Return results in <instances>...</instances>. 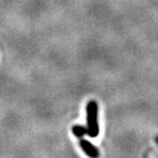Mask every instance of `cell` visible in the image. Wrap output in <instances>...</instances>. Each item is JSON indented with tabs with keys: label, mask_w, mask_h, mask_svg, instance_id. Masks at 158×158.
<instances>
[{
	"label": "cell",
	"mask_w": 158,
	"mask_h": 158,
	"mask_svg": "<svg viewBox=\"0 0 158 158\" xmlns=\"http://www.w3.org/2000/svg\"><path fill=\"white\" fill-rule=\"evenodd\" d=\"M155 142H156V143H157V145H158V135H157V137L155 138Z\"/></svg>",
	"instance_id": "cell-4"
},
{
	"label": "cell",
	"mask_w": 158,
	"mask_h": 158,
	"mask_svg": "<svg viewBox=\"0 0 158 158\" xmlns=\"http://www.w3.org/2000/svg\"><path fill=\"white\" fill-rule=\"evenodd\" d=\"M98 113H99V106L96 101H89L86 105V119H87V135L90 138H96L99 135V121H98Z\"/></svg>",
	"instance_id": "cell-1"
},
{
	"label": "cell",
	"mask_w": 158,
	"mask_h": 158,
	"mask_svg": "<svg viewBox=\"0 0 158 158\" xmlns=\"http://www.w3.org/2000/svg\"><path fill=\"white\" fill-rule=\"evenodd\" d=\"M79 145H80L81 149L83 150V152L86 154L88 157H91V158H96L100 155V152H99V149L90 143L89 141L85 140L83 138H80L79 139Z\"/></svg>",
	"instance_id": "cell-2"
},
{
	"label": "cell",
	"mask_w": 158,
	"mask_h": 158,
	"mask_svg": "<svg viewBox=\"0 0 158 158\" xmlns=\"http://www.w3.org/2000/svg\"><path fill=\"white\" fill-rule=\"evenodd\" d=\"M72 132L74 134L75 137L80 139L87 134L86 126H83V125H80V124H75V125H73V127H72Z\"/></svg>",
	"instance_id": "cell-3"
}]
</instances>
